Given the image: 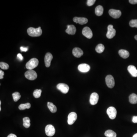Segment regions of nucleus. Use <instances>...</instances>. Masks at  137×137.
I'll list each match as a JSON object with an SVG mask.
<instances>
[{"mask_svg":"<svg viewBox=\"0 0 137 137\" xmlns=\"http://www.w3.org/2000/svg\"><path fill=\"white\" fill-rule=\"evenodd\" d=\"M20 50L21 52L23 51V52H26L28 51V47H20Z\"/></svg>","mask_w":137,"mask_h":137,"instance_id":"nucleus-32","label":"nucleus"},{"mask_svg":"<svg viewBox=\"0 0 137 137\" xmlns=\"http://www.w3.org/2000/svg\"><path fill=\"white\" fill-rule=\"evenodd\" d=\"M129 2L131 4H137V0H130Z\"/></svg>","mask_w":137,"mask_h":137,"instance_id":"nucleus-35","label":"nucleus"},{"mask_svg":"<svg viewBox=\"0 0 137 137\" xmlns=\"http://www.w3.org/2000/svg\"><path fill=\"white\" fill-rule=\"evenodd\" d=\"M7 137H17V136L13 134H10Z\"/></svg>","mask_w":137,"mask_h":137,"instance_id":"nucleus-37","label":"nucleus"},{"mask_svg":"<svg viewBox=\"0 0 137 137\" xmlns=\"http://www.w3.org/2000/svg\"><path fill=\"white\" fill-rule=\"evenodd\" d=\"M41 93H42L41 89H36L33 92V96L35 98H38L41 96Z\"/></svg>","mask_w":137,"mask_h":137,"instance_id":"nucleus-28","label":"nucleus"},{"mask_svg":"<svg viewBox=\"0 0 137 137\" xmlns=\"http://www.w3.org/2000/svg\"><path fill=\"white\" fill-rule=\"evenodd\" d=\"M109 15L115 19H118L122 15V12L119 10L115 9H110L108 11Z\"/></svg>","mask_w":137,"mask_h":137,"instance_id":"nucleus-10","label":"nucleus"},{"mask_svg":"<svg viewBox=\"0 0 137 137\" xmlns=\"http://www.w3.org/2000/svg\"><path fill=\"white\" fill-rule=\"evenodd\" d=\"M72 54L76 57L80 58L83 55L84 52L80 48L76 47L73 50Z\"/></svg>","mask_w":137,"mask_h":137,"instance_id":"nucleus-16","label":"nucleus"},{"mask_svg":"<svg viewBox=\"0 0 137 137\" xmlns=\"http://www.w3.org/2000/svg\"><path fill=\"white\" fill-rule=\"evenodd\" d=\"M76 28L74 25H68L67 26V29L66 30V32L68 34L73 35L76 34Z\"/></svg>","mask_w":137,"mask_h":137,"instance_id":"nucleus-17","label":"nucleus"},{"mask_svg":"<svg viewBox=\"0 0 137 137\" xmlns=\"http://www.w3.org/2000/svg\"><path fill=\"white\" fill-rule=\"evenodd\" d=\"M118 53L120 56L124 59H126L127 58L129 57L130 56L129 52L126 50H120L118 51Z\"/></svg>","mask_w":137,"mask_h":137,"instance_id":"nucleus-19","label":"nucleus"},{"mask_svg":"<svg viewBox=\"0 0 137 137\" xmlns=\"http://www.w3.org/2000/svg\"><path fill=\"white\" fill-rule=\"evenodd\" d=\"M130 26L131 27H136L137 28V20H132L130 22Z\"/></svg>","mask_w":137,"mask_h":137,"instance_id":"nucleus-30","label":"nucleus"},{"mask_svg":"<svg viewBox=\"0 0 137 137\" xmlns=\"http://www.w3.org/2000/svg\"><path fill=\"white\" fill-rule=\"evenodd\" d=\"M37 73L33 70H29L25 73V77L26 78L31 80H34L37 78Z\"/></svg>","mask_w":137,"mask_h":137,"instance_id":"nucleus-3","label":"nucleus"},{"mask_svg":"<svg viewBox=\"0 0 137 137\" xmlns=\"http://www.w3.org/2000/svg\"><path fill=\"white\" fill-rule=\"evenodd\" d=\"M127 70L133 77H137V69L135 66L130 65L127 67Z\"/></svg>","mask_w":137,"mask_h":137,"instance_id":"nucleus-18","label":"nucleus"},{"mask_svg":"<svg viewBox=\"0 0 137 137\" xmlns=\"http://www.w3.org/2000/svg\"><path fill=\"white\" fill-rule=\"evenodd\" d=\"M104 134L107 137H117L116 133L112 130H107L105 132Z\"/></svg>","mask_w":137,"mask_h":137,"instance_id":"nucleus-23","label":"nucleus"},{"mask_svg":"<svg viewBox=\"0 0 137 137\" xmlns=\"http://www.w3.org/2000/svg\"><path fill=\"white\" fill-rule=\"evenodd\" d=\"M106 82L108 88H112L115 86V80L114 77L111 75H108L106 78Z\"/></svg>","mask_w":137,"mask_h":137,"instance_id":"nucleus-7","label":"nucleus"},{"mask_svg":"<svg viewBox=\"0 0 137 137\" xmlns=\"http://www.w3.org/2000/svg\"><path fill=\"white\" fill-rule=\"evenodd\" d=\"M95 2L96 0H88L87 2V4L88 6H91L95 4Z\"/></svg>","mask_w":137,"mask_h":137,"instance_id":"nucleus-31","label":"nucleus"},{"mask_svg":"<svg viewBox=\"0 0 137 137\" xmlns=\"http://www.w3.org/2000/svg\"><path fill=\"white\" fill-rule=\"evenodd\" d=\"M47 106H48V107L49 108L50 112H51L52 113H54L57 112V107L52 103L48 102Z\"/></svg>","mask_w":137,"mask_h":137,"instance_id":"nucleus-22","label":"nucleus"},{"mask_svg":"<svg viewBox=\"0 0 137 137\" xmlns=\"http://www.w3.org/2000/svg\"><path fill=\"white\" fill-rule=\"evenodd\" d=\"M132 121L134 123H137V116H134L132 119Z\"/></svg>","mask_w":137,"mask_h":137,"instance_id":"nucleus-36","label":"nucleus"},{"mask_svg":"<svg viewBox=\"0 0 137 137\" xmlns=\"http://www.w3.org/2000/svg\"><path fill=\"white\" fill-rule=\"evenodd\" d=\"M73 21L76 23H78L81 25L86 24L88 22V20L83 17H75L74 18Z\"/></svg>","mask_w":137,"mask_h":137,"instance_id":"nucleus-15","label":"nucleus"},{"mask_svg":"<svg viewBox=\"0 0 137 137\" xmlns=\"http://www.w3.org/2000/svg\"><path fill=\"white\" fill-rule=\"evenodd\" d=\"M99 100V95L96 93H93L91 94L89 102L91 105H95L97 104Z\"/></svg>","mask_w":137,"mask_h":137,"instance_id":"nucleus-12","label":"nucleus"},{"mask_svg":"<svg viewBox=\"0 0 137 137\" xmlns=\"http://www.w3.org/2000/svg\"><path fill=\"white\" fill-rule=\"evenodd\" d=\"M4 73L1 70H0V79H2L4 78Z\"/></svg>","mask_w":137,"mask_h":137,"instance_id":"nucleus-34","label":"nucleus"},{"mask_svg":"<svg viewBox=\"0 0 137 137\" xmlns=\"http://www.w3.org/2000/svg\"><path fill=\"white\" fill-rule=\"evenodd\" d=\"M105 47L102 44H98L96 47V51L98 53H101L104 51Z\"/></svg>","mask_w":137,"mask_h":137,"instance_id":"nucleus-25","label":"nucleus"},{"mask_svg":"<svg viewBox=\"0 0 137 137\" xmlns=\"http://www.w3.org/2000/svg\"><path fill=\"white\" fill-rule=\"evenodd\" d=\"M82 33L84 36L89 39L92 38L93 35L92 31L88 27H85L82 30Z\"/></svg>","mask_w":137,"mask_h":137,"instance_id":"nucleus-11","label":"nucleus"},{"mask_svg":"<svg viewBox=\"0 0 137 137\" xmlns=\"http://www.w3.org/2000/svg\"><path fill=\"white\" fill-rule=\"evenodd\" d=\"M31 107V104L30 103L26 104H20L19 106V109L20 110H24L26 109H29Z\"/></svg>","mask_w":137,"mask_h":137,"instance_id":"nucleus-26","label":"nucleus"},{"mask_svg":"<svg viewBox=\"0 0 137 137\" xmlns=\"http://www.w3.org/2000/svg\"><path fill=\"white\" fill-rule=\"evenodd\" d=\"M46 134L49 137L53 136L55 134V129L51 125H48L45 128Z\"/></svg>","mask_w":137,"mask_h":137,"instance_id":"nucleus-5","label":"nucleus"},{"mask_svg":"<svg viewBox=\"0 0 137 137\" xmlns=\"http://www.w3.org/2000/svg\"><path fill=\"white\" fill-rule=\"evenodd\" d=\"M129 101L132 104L137 103V95L135 93H132L129 96Z\"/></svg>","mask_w":137,"mask_h":137,"instance_id":"nucleus-20","label":"nucleus"},{"mask_svg":"<svg viewBox=\"0 0 137 137\" xmlns=\"http://www.w3.org/2000/svg\"><path fill=\"white\" fill-rule=\"evenodd\" d=\"M17 58L20 61H22L23 60V57L22 56V54L20 53H19L17 54Z\"/></svg>","mask_w":137,"mask_h":137,"instance_id":"nucleus-33","label":"nucleus"},{"mask_svg":"<svg viewBox=\"0 0 137 137\" xmlns=\"http://www.w3.org/2000/svg\"><path fill=\"white\" fill-rule=\"evenodd\" d=\"M9 66L8 64L5 62H1L0 63V68L4 70H7L9 68Z\"/></svg>","mask_w":137,"mask_h":137,"instance_id":"nucleus-29","label":"nucleus"},{"mask_svg":"<svg viewBox=\"0 0 137 137\" xmlns=\"http://www.w3.org/2000/svg\"><path fill=\"white\" fill-rule=\"evenodd\" d=\"M13 98L15 102H17L21 98V95L19 93L16 92L12 94Z\"/></svg>","mask_w":137,"mask_h":137,"instance_id":"nucleus-27","label":"nucleus"},{"mask_svg":"<svg viewBox=\"0 0 137 137\" xmlns=\"http://www.w3.org/2000/svg\"><path fill=\"white\" fill-rule=\"evenodd\" d=\"M78 69L81 72H87L90 70V67L88 64H81L78 65Z\"/></svg>","mask_w":137,"mask_h":137,"instance_id":"nucleus-14","label":"nucleus"},{"mask_svg":"<svg viewBox=\"0 0 137 137\" xmlns=\"http://www.w3.org/2000/svg\"><path fill=\"white\" fill-rule=\"evenodd\" d=\"M53 55L51 53H47L45 55L44 61L46 67L49 68L50 66L51 62L53 59Z\"/></svg>","mask_w":137,"mask_h":137,"instance_id":"nucleus-13","label":"nucleus"},{"mask_svg":"<svg viewBox=\"0 0 137 137\" xmlns=\"http://www.w3.org/2000/svg\"><path fill=\"white\" fill-rule=\"evenodd\" d=\"M134 38L137 41V35H135V37H134Z\"/></svg>","mask_w":137,"mask_h":137,"instance_id":"nucleus-39","label":"nucleus"},{"mask_svg":"<svg viewBox=\"0 0 137 137\" xmlns=\"http://www.w3.org/2000/svg\"><path fill=\"white\" fill-rule=\"evenodd\" d=\"M107 32L106 34L107 38L109 39L113 38L116 34V31L112 25H109L108 26Z\"/></svg>","mask_w":137,"mask_h":137,"instance_id":"nucleus-6","label":"nucleus"},{"mask_svg":"<svg viewBox=\"0 0 137 137\" xmlns=\"http://www.w3.org/2000/svg\"><path fill=\"white\" fill-rule=\"evenodd\" d=\"M133 137H137V133L135 134L134 135H133Z\"/></svg>","mask_w":137,"mask_h":137,"instance_id":"nucleus-38","label":"nucleus"},{"mask_svg":"<svg viewBox=\"0 0 137 137\" xmlns=\"http://www.w3.org/2000/svg\"><path fill=\"white\" fill-rule=\"evenodd\" d=\"M23 122L24 126L26 128H29L31 126L30 123V118L28 117H25L23 118Z\"/></svg>","mask_w":137,"mask_h":137,"instance_id":"nucleus-24","label":"nucleus"},{"mask_svg":"<svg viewBox=\"0 0 137 137\" xmlns=\"http://www.w3.org/2000/svg\"><path fill=\"white\" fill-rule=\"evenodd\" d=\"M77 118V114L76 112H72L70 113L68 116V124L69 125H72L76 122Z\"/></svg>","mask_w":137,"mask_h":137,"instance_id":"nucleus-9","label":"nucleus"},{"mask_svg":"<svg viewBox=\"0 0 137 137\" xmlns=\"http://www.w3.org/2000/svg\"><path fill=\"white\" fill-rule=\"evenodd\" d=\"M107 113L111 119H114L117 116V110L113 107H110L107 110Z\"/></svg>","mask_w":137,"mask_h":137,"instance_id":"nucleus-4","label":"nucleus"},{"mask_svg":"<svg viewBox=\"0 0 137 137\" xmlns=\"http://www.w3.org/2000/svg\"><path fill=\"white\" fill-rule=\"evenodd\" d=\"M57 88L60 90L62 93L66 94L68 92L69 88L68 85L66 84L60 83L58 84L57 86Z\"/></svg>","mask_w":137,"mask_h":137,"instance_id":"nucleus-8","label":"nucleus"},{"mask_svg":"<svg viewBox=\"0 0 137 137\" xmlns=\"http://www.w3.org/2000/svg\"><path fill=\"white\" fill-rule=\"evenodd\" d=\"M39 65L38 59L35 58H33L26 64V67L29 70H32L38 66Z\"/></svg>","mask_w":137,"mask_h":137,"instance_id":"nucleus-2","label":"nucleus"},{"mask_svg":"<svg viewBox=\"0 0 137 137\" xmlns=\"http://www.w3.org/2000/svg\"><path fill=\"white\" fill-rule=\"evenodd\" d=\"M27 32L28 34L31 37H39L42 35V31L40 27L37 28L30 27L28 29Z\"/></svg>","mask_w":137,"mask_h":137,"instance_id":"nucleus-1","label":"nucleus"},{"mask_svg":"<svg viewBox=\"0 0 137 137\" xmlns=\"http://www.w3.org/2000/svg\"><path fill=\"white\" fill-rule=\"evenodd\" d=\"M104 9L103 6L98 5L95 8V14L98 16H101L103 13Z\"/></svg>","mask_w":137,"mask_h":137,"instance_id":"nucleus-21","label":"nucleus"},{"mask_svg":"<svg viewBox=\"0 0 137 137\" xmlns=\"http://www.w3.org/2000/svg\"><path fill=\"white\" fill-rule=\"evenodd\" d=\"M1 111V107H0V111Z\"/></svg>","mask_w":137,"mask_h":137,"instance_id":"nucleus-40","label":"nucleus"}]
</instances>
